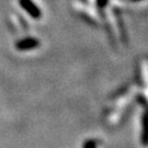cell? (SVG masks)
Instances as JSON below:
<instances>
[{"mask_svg":"<svg viewBox=\"0 0 148 148\" xmlns=\"http://www.w3.org/2000/svg\"><path fill=\"white\" fill-rule=\"evenodd\" d=\"M21 2H22L21 3L22 7H24V8L29 11V13H30V14H32V16H35V18H37V16H40L38 9H37L35 5H33V2L31 3V1H30V0H21Z\"/></svg>","mask_w":148,"mask_h":148,"instance_id":"6da1fadb","label":"cell"}]
</instances>
